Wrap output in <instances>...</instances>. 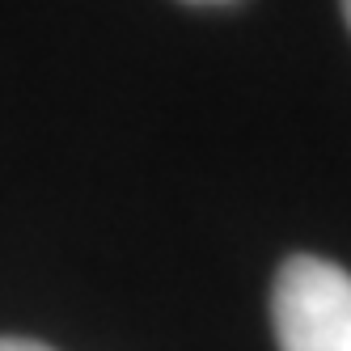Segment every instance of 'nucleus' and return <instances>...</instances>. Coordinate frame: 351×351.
Instances as JSON below:
<instances>
[{"instance_id":"7ed1b4c3","label":"nucleus","mask_w":351,"mask_h":351,"mask_svg":"<svg viewBox=\"0 0 351 351\" xmlns=\"http://www.w3.org/2000/svg\"><path fill=\"white\" fill-rule=\"evenodd\" d=\"M186 5H229V0H186Z\"/></svg>"},{"instance_id":"f03ea898","label":"nucleus","mask_w":351,"mask_h":351,"mask_svg":"<svg viewBox=\"0 0 351 351\" xmlns=\"http://www.w3.org/2000/svg\"><path fill=\"white\" fill-rule=\"evenodd\" d=\"M0 351H51V347H43L34 339H0Z\"/></svg>"},{"instance_id":"20e7f679","label":"nucleus","mask_w":351,"mask_h":351,"mask_svg":"<svg viewBox=\"0 0 351 351\" xmlns=\"http://www.w3.org/2000/svg\"><path fill=\"white\" fill-rule=\"evenodd\" d=\"M343 17H347V26H351V0H343Z\"/></svg>"},{"instance_id":"f257e3e1","label":"nucleus","mask_w":351,"mask_h":351,"mask_svg":"<svg viewBox=\"0 0 351 351\" xmlns=\"http://www.w3.org/2000/svg\"><path fill=\"white\" fill-rule=\"evenodd\" d=\"M280 351H351V275L317 254H292L271 288Z\"/></svg>"}]
</instances>
